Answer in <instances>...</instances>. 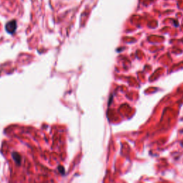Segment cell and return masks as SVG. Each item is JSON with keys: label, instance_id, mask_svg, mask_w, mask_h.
I'll use <instances>...</instances> for the list:
<instances>
[{"label": "cell", "instance_id": "6da1fadb", "mask_svg": "<svg viewBox=\"0 0 183 183\" xmlns=\"http://www.w3.org/2000/svg\"><path fill=\"white\" fill-rule=\"evenodd\" d=\"M5 29L7 32L10 34H13L17 29V22L15 20L10 21L6 24Z\"/></svg>", "mask_w": 183, "mask_h": 183}]
</instances>
